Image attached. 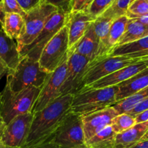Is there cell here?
<instances>
[{
  "label": "cell",
  "mask_w": 148,
  "mask_h": 148,
  "mask_svg": "<svg viewBox=\"0 0 148 148\" xmlns=\"http://www.w3.org/2000/svg\"><path fill=\"white\" fill-rule=\"evenodd\" d=\"M73 98V95L59 97L43 110L33 114L30 132L23 148L37 145L50 139L64 119L71 112Z\"/></svg>",
  "instance_id": "obj_1"
},
{
  "label": "cell",
  "mask_w": 148,
  "mask_h": 148,
  "mask_svg": "<svg viewBox=\"0 0 148 148\" xmlns=\"http://www.w3.org/2000/svg\"><path fill=\"white\" fill-rule=\"evenodd\" d=\"M40 89L30 87L14 92L5 85L2 92H0V115L6 124L17 116L32 113Z\"/></svg>",
  "instance_id": "obj_2"
},
{
  "label": "cell",
  "mask_w": 148,
  "mask_h": 148,
  "mask_svg": "<svg viewBox=\"0 0 148 148\" xmlns=\"http://www.w3.org/2000/svg\"><path fill=\"white\" fill-rule=\"evenodd\" d=\"M49 75L40 67L38 61L24 56L14 70L7 72L5 85L14 92L30 87L41 88Z\"/></svg>",
  "instance_id": "obj_3"
},
{
  "label": "cell",
  "mask_w": 148,
  "mask_h": 148,
  "mask_svg": "<svg viewBox=\"0 0 148 148\" xmlns=\"http://www.w3.org/2000/svg\"><path fill=\"white\" fill-rule=\"evenodd\" d=\"M118 86L82 90L74 95L71 112L79 116L108 108L117 103Z\"/></svg>",
  "instance_id": "obj_4"
},
{
  "label": "cell",
  "mask_w": 148,
  "mask_h": 148,
  "mask_svg": "<svg viewBox=\"0 0 148 148\" xmlns=\"http://www.w3.org/2000/svg\"><path fill=\"white\" fill-rule=\"evenodd\" d=\"M59 9L52 4L43 2L26 14L25 27L20 37L16 40L19 51L30 46L38 36L51 16Z\"/></svg>",
  "instance_id": "obj_5"
},
{
  "label": "cell",
  "mask_w": 148,
  "mask_h": 148,
  "mask_svg": "<svg viewBox=\"0 0 148 148\" xmlns=\"http://www.w3.org/2000/svg\"><path fill=\"white\" fill-rule=\"evenodd\" d=\"M69 37L66 25L62 27L42 51L38 62L40 67L51 74L59 68L68 58Z\"/></svg>",
  "instance_id": "obj_6"
},
{
  "label": "cell",
  "mask_w": 148,
  "mask_h": 148,
  "mask_svg": "<svg viewBox=\"0 0 148 148\" xmlns=\"http://www.w3.org/2000/svg\"><path fill=\"white\" fill-rule=\"evenodd\" d=\"M53 142L59 148H77L85 145L82 116L70 112L53 134Z\"/></svg>",
  "instance_id": "obj_7"
},
{
  "label": "cell",
  "mask_w": 148,
  "mask_h": 148,
  "mask_svg": "<svg viewBox=\"0 0 148 148\" xmlns=\"http://www.w3.org/2000/svg\"><path fill=\"white\" fill-rule=\"evenodd\" d=\"M68 13L59 10L48 20L44 27L33 43L20 51L21 57L27 56L34 61H38L42 51L55 35L66 25Z\"/></svg>",
  "instance_id": "obj_8"
},
{
  "label": "cell",
  "mask_w": 148,
  "mask_h": 148,
  "mask_svg": "<svg viewBox=\"0 0 148 148\" xmlns=\"http://www.w3.org/2000/svg\"><path fill=\"white\" fill-rule=\"evenodd\" d=\"M138 62L127 56H108L90 62L84 77V88L114 73L120 69Z\"/></svg>",
  "instance_id": "obj_9"
},
{
  "label": "cell",
  "mask_w": 148,
  "mask_h": 148,
  "mask_svg": "<svg viewBox=\"0 0 148 148\" xmlns=\"http://www.w3.org/2000/svg\"><path fill=\"white\" fill-rule=\"evenodd\" d=\"M68 54L67 70L60 96L75 95L83 89L84 77L90 64V60L85 56L76 53Z\"/></svg>",
  "instance_id": "obj_10"
},
{
  "label": "cell",
  "mask_w": 148,
  "mask_h": 148,
  "mask_svg": "<svg viewBox=\"0 0 148 148\" xmlns=\"http://www.w3.org/2000/svg\"><path fill=\"white\" fill-rule=\"evenodd\" d=\"M67 61L68 58L59 68L49 75V77L40 89L38 97L33 106L32 111L33 114L43 110L56 98L60 97L61 90L66 77Z\"/></svg>",
  "instance_id": "obj_11"
},
{
  "label": "cell",
  "mask_w": 148,
  "mask_h": 148,
  "mask_svg": "<svg viewBox=\"0 0 148 148\" xmlns=\"http://www.w3.org/2000/svg\"><path fill=\"white\" fill-rule=\"evenodd\" d=\"M33 116V113L22 114L7 124L1 138L5 146L23 148L30 132Z\"/></svg>",
  "instance_id": "obj_12"
},
{
  "label": "cell",
  "mask_w": 148,
  "mask_h": 148,
  "mask_svg": "<svg viewBox=\"0 0 148 148\" xmlns=\"http://www.w3.org/2000/svg\"><path fill=\"white\" fill-rule=\"evenodd\" d=\"M118 115L119 113L115 108L111 106L88 115L81 116L85 141H88L106 127L111 125L114 119Z\"/></svg>",
  "instance_id": "obj_13"
},
{
  "label": "cell",
  "mask_w": 148,
  "mask_h": 148,
  "mask_svg": "<svg viewBox=\"0 0 148 148\" xmlns=\"http://www.w3.org/2000/svg\"><path fill=\"white\" fill-rule=\"evenodd\" d=\"M95 20L87 12H72L68 13L66 25L68 29L69 50L83 37Z\"/></svg>",
  "instance_id": "obj_14"
},
{
  "label": "cell",
  "mask_w": 148,
  "mask_h": 148,
  "mask_svg": "<svg viewBox=\"0 0 148 148\" xmlns=\"http://www.w3.org/2000/svg\"><path fill=\"white\" fill-rule=\"evenodd\" d=\"M147 67L143 62H138L130 66L120 69L114 73L99 79L97 82L84 88L82 90H86L90 89H99V88H111V87L118 86L124 81L132 77L139 72H142ZM81 90V91H82Z\"/></svg>",
  "instance_id": "obj_15"
},
{
  "label": "cell",
  "mask_w": 148,
  "mask_h": 148,
  "mask_svg": "<svg viewBox=\"0 0 148 148\" xmlns=\"http://www.w3.org/2000/svg\"><path fill=\"white\" fill-rule=\"evenodd\" d=\"M0 59L4 62L9 71L14 70L22 59L17 42L9 37L1 27L0 28Z\"/></svg>",
  "instance_id": "obj_16"
},
{
  "label": "cell",
  "mask_w": 148,
  "mask_h": 148,
  "mask_svg": "<svg viewBox=\"0 0 148 148\" xmlns=\"http://www.w3.org/2000/svg\"><path fill=\"white\" fill-rule=\"evenodd\" d=\"M98 46L99 45H98V39L95 36L92 25L91 24L83 37L72 49H69L68 53H78L89 59L90 63L96 59Z\"/></svg>",
  "instance_id": "obj_17"
},
{
  "label": "cell",
  "mask_w": 148,
  "mask_h": 148,
  "mask_svg": "<svg viewBox=\"0 0 148 148\" xmlns=\"http://www.w3.org/2000/svg\"><path fill=\"white\" fill-rule=\"evenodd\" d=\"M114 20L108 17H101L95 19L92 23L95 31V36L98 41V51L97 57L95 60L101 58L106 57L111 55L109 46H108V33L110 27ZM94 60V61H95Z\"/></svg>",
  "instance_id": "obj_18"
},
{
  "label": "cell",
  "mask_w": 148,
  "mask_h": 148,
  "mask_svg": "<svg viewBox=\"0 0 148 148\" xmlns=\"http://www.w3.org/2000/svg\"><path fill=\"white\" fill-rule=\"evenodd\" d=\"M148 131V121L137 123L127 131L116 134L114 148H132L143 140Z\"/></svg>",
  "instance_id": "obj_19"
},
{
  "label": "cell",
  "mask_w": 148,
  "mask_h": 148,
  "mask_svg": "<svg viewBox=\"0 0 148 148\" xmlns=\"http://www.w3.org/2000/svg\"><path fill=\"white\" fill-rule=\"evenodd\" d=\"M148 86V68L118 85L117 102L124 100Z\"/></svg>",
  "instance_id": "obj_20"
},
{
  "label": "cell",
  "mask_w": 148,
  "mask_h": 148,
  "mask_svg": "<svg viewBox=\"0 0 148 148\" xmlns=\"http://www.w3.org/2000/svg\"><path fill=\"white\" fill-rule=\"evenodd\" d=\"M148 53V36L140 40L116 46L110 56H127L136 59Z\"/></svg>",
  "instance_id": "obj_21"
},
{
  "label": "cell",
  "mask_w": 148,
  "mask_h": 148,
  "mask_svg": "<svg viewBox=\"0 0 148 148\" xmlns=\"http://www.w3.org/2000/svg\"><path fill=\"white\" fill-rule=\"evenodd\" d=\"M25 27V18L17 13H7L1 22V27L4 33L17 40L21 36Z\"/></svg>",
  "instance_id": "obj_22"
},
{
  "label": "cell",
  "mask_w": 148,
  "mask_h": 148,
  "mask_svg": "<svg viewBox=\"0 0 148 148\" xmlns=\"http://www.w3.org/2000/svg\"><path fill=\"white\" fill-rule=\"evenodd\" d=\"M116 134L111 126H108L86 141L87 148H114Z\"/></svg>",
  "instance_id": "obj_23"
},
{
  "label": "cell",
  "mask_w": 148,
  "mask_h": 148,
  "mask_svg": "<svg viewBox=\"0 0 148 148\" xmlns=\"http://www.w3.org/2000/svg\"><path fill=\"white\" fill-rule=\"evenodd\" d=\"M148 36V26L135 19H130L124 35L118 46L131 43Z\"/></svg>",
  "instance_id": "obj_24"
},
{
  "label": "cell",
  "mask_w": 148,
  "mask_h": 148,
  "mask_svg": "<svg viewBox=\"0 0 148 148\" xmlns=\"http://www.w3.org/2000/svg\"><path fill=\"white\" fill-rule=\"evenodd\" d=\"M129 20H130V18L127 15H125L119 17L113 21L110 27L108 39L111 54L113 50L118 46L121 38L125 33Z\"/></svg>",
  "instance_id": "obj_25"
},
{
  "label": "cell",
  "mask_w": 148,
  "mask_h": 148,
  "mask_svg": "<svg viewBox=\"0 0 148 148\" xmlns=\"http://www.w3.org/2000/svg\"><path fill=\"white\" fill-rule=\"evenodd\" d=\"M148 98V86L142 90L137 93L128 97L124 100L119 101L116 103L112 106L119 114H125L131 111L136 106L145 99Z\"/></svg>",
  "instance_id": "obj_26"
},
{
  "label": "cell",
  "mask_w": 148,
  "mask_h": 148,
  "mask_svg": "<svg viewBox=\"0 0 148 148\" xmlns=\"http://www.w3.org/2000/svg\"><path fill=\"white\" fill-rule=\"evenodd\" d=\"M134 0H116L111 7L103 14V17L116 20L127 15L129 7Z\"/></svg>",
  "instance_id": "obj_27"
},
{
  "label": "cell",
  "mask_w": 148,
  "mask_h": 148,
  "mask_svg": "<svg viewBox=\"0 0 148 148\" xmlns=\"http://www.w3.org/2000/svg\"><path fill=\"white\" fill-rule=\"evenodd\" d=\"M136 124L137 121L135 118L125 113L119 114L116 116L112 121L111 126L116 134H119L134 127Z\"/></svg>",
  "instance_id": "obj_28"
},
{
  "label": "cell",
  "mask_w": 148,
  "mask_h": 148,
  "mask_svg": "<svg viewBox=\"0 0 148 148\" xmlns=\"http://www.w3.org/2000/svg\"><path fill=\"white\" fill-rule=\"evenodd\" d=\"M7 13H17L25 17L27 13L21 8L17 0H1L0 1V23Z\"/></svg>",
  "instance_id": "obj_29"
},
{
  "label": "cell",
  "mask_w": 148,
  "mask_h": 148,
  "mask_svg": "<svg viewBox=\"0 0 148 148\" xmlns=\"http://www.w3.org/2000/svg\"><path fill=\"white\" fill-rule=\"evenodd\" d=\"M116 0H94L88 9V12L95 19L102 16Z\"/></svg>",
  "instance_id": "obj_30"
},
{
  "label": "cell",
  "mask_w": 148,
  "mask_h": 148,
  "mask_svg": "<svg viewBox=\"0 0 148 148\" xmlns=\"http://www.w3.org/2000/svg\"><path fill=\"white\" fill-rule=\"evenodd\" d=\"M146 14H148V0H134L129 7L127 16L134 19Z\"/></svg>",
  "instance_id": "obj_31"
},
{
  "label": "cell",
  "mask_w": 148,
  "mask_h": 148,
  "mask_svg": "<svg viewBox=\"0 0 148 148\" xmlns=\"http://www.w3.org/2000/svg\"><path fill=\"white\" fill-rule=\"evenodd\" d=\"M94 0H70L69 12H87Z\"/></svg>",
  "instance_id": "obj_32"
},
{
  "label": "cell",
  "mask_w": 148,
  "mask_h": 148,
  "mask_svg": "<svg viewBox=\"0 0 148 148\" xmlns=\"http://www.w3.org/2000/svg\"><path fill=\"white\" fill-rule=\"evenodd\" d=\"M17 1L25 12L27 13L43 4L46 0H17Z\"/></svg>",
  "instance_id": "obj_33"
},
{
  "label": "cell",
  "mask_w": 148,
  "mask_h": 148,
  "mask_svg": "<svg viewBox=\"0 0 148 148\" xmlns=\"http://www.w3.org/2000/svg\"><path fill=\"white\" fill-rule=\"evenodd\" d=\"M148 109V98L145 99L144 101H143L142 102H140V103L137 104L134 108L131 110L130 111L127 112V114H130L132 116H134L135 118L137 116H138L139 114H140L141 113L144 112L145 111Z\"/></svg>",
  "instance_id": "obj_34"
},
{
  "label": "cell",
  "mask_w": 148,
  "mask_h": 148,
  "mask_svg": "<svg viewBox=\"0 0 148 148\" xmlns=\"http://www.w3.org/2000/svg\"><path fill=\"white\" fill-rule=\"evenodd\" d=\"M46 2L52 4L58 9L63 10L66 12L69 13V6L70 0H46Z\"/></svg>",
  "instance_id": "obj_35"
},
{
  "label": "cell",
  "mask_w": 148,
  "mask_h": 148,
  "mask_svg": "<svg viewBox=\"0 0 148 148\" xmlns=\"http://www.w3.org/2000/svg\"><path fill=\"white\" fill-rule=\"evenodd\" d=\"M29 148H59L56 145V144L53 142V134L50 139H49L48 140H46L44 143H42L40 144L37 145L33 146V147H30Z\"/></svg>",
  "instance_id": "obj_36"
},
{
  "label": "cell",
  "mask_w": 148,
  "mask_h": 148,
  "mask_svg": "<svg viewBox=\"0 0 148 148\" xmlns=\"http://www.w3.org/2000/svg\"><path fill=\"white\" fill-rule=\"evenodd\" d=\"M135 119L137 123L145 122V121H148V109L145 111L144 112L141 113L138 116L135 117Z\"/></svg>",
  "instance_id": "obj_37"
},
{
  "label": "cell",
  "mask_w": 148,
  "mask_h": 148,
  "mask_svg": "<svg viewBox=\"0 0 148 148\" xmlns=\"http://www.w3.org/2000/svg\"><path fill=\"white\" fill-rule=\"evenodd\" d=\"M8 68L2 60L0 59V79L8 72Z\"/></svg>",
  "instance_id": "obj_38"
},
{
  "label": "cell",
  "mask_w": 148,
  "mask_h": 148,
  "mask_svg": "<svg viewBox=\"0 0 148 148\" xmlns=\"http://www.w3.org/2000/svg\"><path fill=\"white\" fill-rule=\"evenodd\" d=\"M6 127H7V124L4 121V119L1 117V116L0 115V140H1V136H2L3 132H4V130H5Z\"/></svg>",
  "instance_id": "obj_39"
},
{
  "label": "cell",
  "mask_w": 148,
  "mask_h": 148,
  "mask_svg": "<svg viewBox=\"0 0 148 148\" xmlns=\"http://www.w3.org/2000/svg\"><path fill=\"white\" fill-rule=\"evenodd\" d=\"M132 148H148V139L142 140Z\"/></svg>",
  "instance_id": "obj_40"
},
{
  "label": "cell",
  "mask_w": 148,
  "mask_h": 148,
  "mask_svg": "<svg viewBox=\"0 0 148 148\" xmlns=\"http://www.w3.org/2000/svg\"><path fill=\"white\" fill-rule=\"evenodd\" d=\"M135 20H138L140 23H143L144 25H146L148 26V14H145V15L140 16V17H137V18H134Z\"/></svg>",
  "instance_id": "obj_41"
},
{
  "label": "cell",
  "mask_w": 148,
  "mask_h": 148,
  "mask_svg": "<svg viewBox=\"0 0 148 148\" xmlns=\"http://www.w3.org/2000/svg\"><path fill=\"white\" fill-rule=\"evenodd\" d=\"M137 59L138 60V62H143L148 68V53H146V54L143 55V56H140V57L137 58Z\"/></svg>",
  "instance_id": "obj_42"
},
{
  "label": "cell",
  "mask_w": 148,
  "mask_h": 148,
  "mask_svg": "<svg viewBox=\"0 0 148 148\" xmlns=\"http://www.w3.org/2000/svg\"><path fill=\"white\" fill-rule=\"evenodd\" d=\"M0 148H6L5 145H4V143L1 141V140H0Z\"/></svg>",
  "instance_id": "obj_43"
},
{
  "label": "cell",
  "mask_w": 148,
  "mask_h": 148,
  "mask_svg": "<svg viewBox=\"0 0 148 148\" xmlns=\"http://www.w3.org/2000/svg\"><path fill=\"white\" fill-rule=\"evenodd\" d=\"M147 139H148V131H147V132L146 133L145 135V137H144V138H143V140H147Z\"/></svg>",
  "instance_id": "obj_44"
},
{
  "label": "cell",
  "mask_w": 148,
  "mask_h": 148,
  "mask_svg": "<svg viewBox=\"0 0 148 148\" xmlns=\"http://www.w3.org/2000/svg\"><path fill=\"white\" fill-rule=\"evenodd\" d=\"M6 148H22V147H7V146H6Z\"/></svg>",
  "instance_id": "obj_45"
},
{
  "label": "cell",
  "mask_w": 148,
  "mask_h": 148,
  "mask_svg": "<svg viewBox=\"0 0 148 148\" xmlns=\"http://www.w3.org/2000/svg\"><path fill=\"white\" fill-rule=\"evenodd\" d=\"M77 148H87V147H86V145H85V146H82V147H77Z\"/></svg>",
  "instance_id": "obj_46"
},
{
  "label": "cell",
  "mask_w": 148,
  "mask_h": 148,
  "mask_svg": "<svg viewBox=\"0 0 148 148\" xmlns=\"http://www.w3.org/2000/svg\"><path fill=\"white\" fill-rule=\"evenodd\" d=\"M0 25H1V23H0ZM0 28H1V27H0Z\"/></svg>",
  "instance_id": "obj_47"
}]
</instances>
